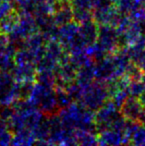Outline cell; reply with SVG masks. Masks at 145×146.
I'll list each match as a JSON object with an SVG mask.
<instances>
[{
	"instance_id": "cell-1",
	"label": "cell",
	"mask_w": 145,
	"mask_h": 146,
	"mask_svg": "<svg viewBox=\"0 0 145 146\" xmlns=\"http://www.w3.org/2000/svg\"><path fill=\"white\" fill-rule=\"evenodd\" d=\"M142 104L135 98H129L123 104V114L126 117L136 120L142 116Z\"/></svg>"
},
{
	"instance_id": "cell-2",
	"label": "cell",
	"mask_w": 145,
	"mask_h": 146,
	"mask_svg": "<svg viewBox=\"0 0 145 146\" xmlns=\"http://www.w3.org/2000/svg\"><path fill=\"white\" fill-rule=\"evenodd\" d=\"M106 97V91L103 89L102 86L91 87L88 91V97L86 98V103L90 107L99 106L104 103Z\"/></svg>"
},
{
	"instance_id": "cell-3",
	"label": "cell",
	"mask_w": 145,
	"mask_h": 146,
	"mask_svg": "<svg viewBox=\"0 0 145 146\" xmlns=\"http://www.w3.org/2000/svg\"><path fill=\"white\" fill-rule=\"evenodd\" d=\"M99 38H100V43L104 51L115 46L116 42L117 41V34L115 31L112 29H104L103 33H99Z\"/></svg>"
},
{
	"instance_id": "cell-4",
	"label": "cell",
	"mask_w": 145,
	"mask_h": 146,
	"mask_svg": "<svg viewBox=\"0 0 145 146\" xmlns=\"http://www.w3.org/2000/svg\"><path fill=\"white\" fill-rule=\"evenodd\" d=\"M81 32L82 33L83 43H93L97 38V31L94 23L90 21H85L81 28Z\"/></svg>"
},
{
	"instance_id": "cell-5",
	"label": "cell",
	"mask_w": 145,
	"mask_h": 146,
	"mask_svg": "<svg viewBox=\"0 0 145 146\" xmlns=\"http://www.w3.org/2000/svg\"><path fill=\"white\" fill-rule=\"evenodd\" d=\"M73 9L70 7H62L58 10V22L60 24H65L70 22V20L73 18Z\"/></svg>"
},
{
	"instance_id": "cell-6",
	"label": "cell",
	"mask_w": 145,
	"mask_h": 146,
	"mask_svg": "<svg viewBox=\"0 0 145 146\" xmlns=\"http://www.w3.org/2000/svg\"><path fill=\"white\" fill-rule=\"evenodd\" d=\"M133 143L135 144H145V128L142 129H135Z\"/></svg>"
},
{
	"instance_id": "cell-7",
	"label": "cell",
	"mask_w": 145,
	"mask_h": 146,
	"mask_svg": "<svg viewBox=\"0 0 145 146\" xmlns=\"http://www.w3.org/2000/svg\"><path fill=\"white\" fill-rule=\"evenodd\" d=\"M143 82H144V83H145V76L143 77Z\"/></svg>"
}]
</instances>
